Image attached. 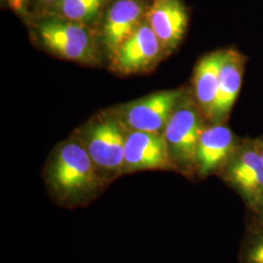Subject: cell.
I'll list each match as a JSON object with an SVG mask.
<instances>
[{
    "label": "cell",
    "instance_id": "6da1fadb",
    "mask_svg": "<svg viewBox=\"0 0 263 263\" xmlns=\"http://www.w3.org/2000/svg\"><path fill=\"white\" fill-rule=\"evenodd\" d=\"M45 180L51 196L67 209L89 204L106 183L82 142L76 140L65 141L53 151L45 169Z\"/></svg>",
    "mask_w": 263,
    "mask_h": 263
},
{
    "label": "cell",
    "instance_id": "7a4b0ae2",
    "mask_svg": "<svg viewBox=\"0 0 263 263\" xmlns=\"http://www.w3.org/2000/svg\"><path fill=\"white\" fill-rule=\"evenodd\" d=\"M199 106L182 99L163 133L170 155L177 171L190 175L196 173V151L206 125Z\"/></svg>",
    "mask_w": 263,
    "mask_h": 263
},
{
    "label": "cell",
    "instance_id": "3957f363",
    "mask_svg": "<svg viewBox=\"0 0 263 263\" xmlns=\"http://www.w3.org/2000/svg\"><path fill=\"white\" fill-rule=\"evenodd\" d=\"M126 136L122 123L113 117L99 119L85 130L81 142L106 181L123 174Z\"/></svg>",
    "mask_w": 263,
    "mask_h": 263
},
{
    "label": "cell",
    "instance_id": "277c9868",
    "mask_svg": "<svg viewBox=\"0 0 263 263\" xmlns=\"http://www.w3.org/2000/svg\"><path fill=\"white\" fill-rule=\"evenodd\" d=\"M219 175L250 211L262 201L263 160L255 141H241Z\"/></svg>",
    "mask_w": 263,
    "mask_h": 263
},
{
    "label": "cell",
    "instance_id": "5b68a950",
    "mask_svg": "<svg viewBox=\"0 0 263 263\" xmlns=\"http://www.w3.org/2000/svg\"><path fill=\"white\" fill-rule=\"evenodd\" d=\"M38 36L48 50L61 58L79 63H91L97 59L93 36L81 23L48 20L39 24Z\"/></svg>",
    "mask_w": 263,
    "mask_h": 263
},
{
    "label": "cell",
    "instance_id": "8992f818",
    "mask_svg": "<svg viewBox=\"0 0 263 263\" xmlns=\"http://www.w3.org/2000/svg\"><path fill=\"white\" fill-rule=\"evenodd\" d=\"M183 93L180 90L161 91L125 106L123 121L133 131L163 134Z\"/></svg>",
    "mask_w": 263,
    "mask_h": 263
},
{
    "label": "cell",
    "instance_id": "52a82bcc",
    "mask_svg": "<svg viewBox=\"0 0 263 263\" xmlns=\"http://www.w3.org/2000/svg\"><path fill=\"white\" fill-rule=\"evenodd\" d=\"M164 170L177 171L163 134L132 131L126 136L123 174Z\"/></svg>",
    "mask_w": 263,
    "mask_h": 263
},
{
    "label": "cell",
    "instance_id": "ba28073f",
    "mask_svg": "<svg viewBox=\"0 0 263 263\" xmlns=\"http://www.w3.org/2000/svg\"><path fill=\"white\" fill-rule=\"evenodd\" d=\"M241 141L221 122L206 126L198 142L195 164L200 178L220 174Z\"/></svg>",
    "mask_w": 263,
    "mask_h": 263
},
{
    "label": "cell",
    "instance_id": "9c48e42d",
    "mask_svg": "<svg viewBox=\"0 0 263 263\" xmlns=\"http://www.w3.org/2000/svg\"><path fill=\"white\" fill-rule=\"evenodd\" d=\"M165 52L148 23H142L112 55L113 66L125 74L144 71Z\"/></svg>",
    "mask_w": 263,
    "mask_h": 263
},
{
    "label": "cell",
    "instance_id": "30bf717a",
    "mask_svg": "<svg viewBox=\"0 0 263 263\" xmlns=\"http://www.w3.org/2000/svg\"><path fill=\"white\" fill-rule=\"evenodd\" d=\"M146 19L167 53L179 46L187 29V10L181 0H152Z\"/></svg>",
    "mask_w": 263,
    "mask_h": 263
},
{
    "label": "cell",
    "instance_id": "8fae6325",
    "mask_svg": "<svg viewBox=\"0 0 263 263\" xmlns=\"http://www.w3.org/2000/svg\"><path fill=\"white\" fill-rule=\"evenodd\" d=\"M142 15L143 8L138 0H117L113 3L103 26L104 44L111 55L141 26Z\"/></svg>",
    "mask_w": 263,
    "mask_h": 263
},
{
    "label": "cell",
    "instance_id": "7c38bea8",
    "mask_svg": "<svg viewBox=\"0 0 263 263\" xmlns=\"http://www.w3.org/2000/svg\"><path fill=\"white\" fill-rule=\"evenodd\" d=\"M246 62L247 58L239 51L224 50L213 122L223 121L231 111L242 87Z\"/></svg>",
    "mask_w": 263,
    "mask_h": 263
},
{
    "label": "cell",
    "instance_id": "4fadbf2b",
    "mask_svg": "<svg viewBox=\"0 0 263 263\" xmlns=\"http://www.w3.org/2000/svg\"><path fill=\"white\" fill-rule=\"evenodd\" d=\"M224 50L214 51L203 57L194 71V95L201 112L213 120L219 83V70Z\"/></svg>",
    "mask_w": 263,
    "mask_h": 263
},
{
    "label": "cell",
    "instance_id": "5bb4252c",
    "mask_svg": "<svg viewBox=\"0 0 263 263\" xmlns=\"http://www.w3.org/2000/svg\"><path fill=\"white\" fill-rule=\"evenodd\" d=\"M106 0H59L55 10L62 17L77 23H90L98 16Z\"/></svg>",
    "mask_w": 263,
    "mask_h": 263
},
{
    "label": "cell",
    "instance_id": "9a60e30c",
    "mask_svg": "<svg viewBox=\"0 0 263 263\" xmlns=\"http://www.w3.org/2000/svg\"><path fill=\"white\" fill-rule=\"evenodd\" d=\"M240 262L263 263V230H248L241 247Z\"/></svg>",
    "mask_w": 263,
    "mask_h": 263
},
{
    "label": "cell",
    "instance_id": "2e32d148",
    "mask_svg": "<svg viewBox=\"0 0 263 263\" xmlns=\"http://www.w3.org/2000/svg\"><path fill=\"white\" fill-rule=\"evenodd\" d=\"M251 212H252V222L249 226V229L263 230V199L262 201Z\"/></svg>",
    "mask_w": 263,
    "mask_h": 263
},
{
    "label": "cell",
    "instance_id": "e0dca14e",
    "mask_svg": "<svg viewBox=\"0 0 263 263\" xmlns=\"http://www.w3.org/2000/svg\"><path fill=\"white\" fill-rule=\"evenodd\" d=\"M27 1L28 0H7L10 7L14 10L15 12H18V13L24 12L26 4H27Z\"/></svg>",
    "mask_w": 263,
    "mask_h": 263
},
{
    "label": "cell",
    "instance_id": "ac0fdd59",
    "mask_svg": "<svg viewBox=\"0 0 263 263\" xmlns=\"http://www.w3.org/2000/svg\"><path fill=\"white\" fill-rule=\"evenodd\" d=\"M255 143H256L257 151L259 152V155L261 156L263 160V138L259 139V140H255Z\"/></svg>",
    "mask_w": 263,
    "mask_h": 263
},
{
    "label": "cell",
    "instance_id": "d6986e66",
    "mask_svg": "<svg viewBox=\"0 0 263 263\" xmlns=\"http://www.w3.org/2000/svg\"><path fill=\"white\" fill-rule=\"evenodd\" d=\"M40 1L43 3H46V4H55L59 0H40Z\"/></svg>",
    "mask_w": 263,
    "mask_h": 263
}]
</instances>
